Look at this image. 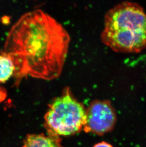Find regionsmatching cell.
Listing matches in <instances>:
<instances>
[{
	"label": "cell",
	"mask_w": 146,
	"mask_h": 147,
	"mask_svg": "<svg viewBox=\"0 0 146 147\" xmlns=\"http://www.w3.org/2000/svg\"><path fill=\"white\" fill-rule=\"evenodd\" d=\"M70 38L63 26L40 9L21 16L8 33L4 52L13 59L17 81L29 75L51 80L60 76Z\"/></svg>",
	"instance_id": "6da1fadb"
},
{
	"label": "cell",
	"mask_w": 146,
	"mask_h": 147,
	"mask_svg": "<svg viewBox=\"0 0 146 147\" xmlns=\"http://www.w3.org/2000/svg\"><path fill=\"white\" fill-rule=\"evenodd\" d=\"M101 40L116 52L139 53L146 49V13L140 5L124 1L105 14Z\"/></svg>",
	"instance_id": "7a4b0ae2"
},
{
	"label": "cell",
	"mask_w": 146,
	"mask_h": 147,
	"mask_svg": "<svg viewBox=\"0 0 146 147\" xmlns=\"http://www.w3.org/2000/svg\"><path fill=\"white\" fill-rule=\"evenodd\" d=\"M86 110L82 103L74 97L68 87L53 100L44 116L48 132L58 136L76 134L83 129Z\"/></svg>",
	"instance_id": "3957f363"
},
{
	"label": "cell",
	"mask_w": 146,
	"mask_h": 147,
	"mask_svg": "<svg viewBox=\"0 0 146 147\" xmlns=\"http://www.w3.org/2000/svg\"><path fill=\"white\" fill-rule=\"evenodd\" d=\"M117 121L115 109L108 100H94L86 110L83 129L102 136L113 129Z\"/></svg>",
	"instance_id": "277c9868"
},
{
	"label": "cell",
	"mask_w": 146,
	"mask_h": 147,
	"mask_svg": "<svg viewBox=\"0 0 146 147\" xmlns=\"http://www.w3.org/2000/svg\"><path fill=\"white\" fill-rule=\"evenodd\" d=\"M48 133V135L44 134H28L22 147H64L59 136Z\"/></svg>",
	"instance_id": "5b68a950"
},
{
	"label": "cell",
	"mask_w": 146,
	"mask_h": 147,
	"mask_svg": "<svg viewBox=\"0 0 146 147\" xmlns=\"http://www.w3.org/2000/svg\"><path fill=\"white\" fill-rule=\"evenodd\" d=\"M15 70L13 59L5 53L0 54V83L8 81L15 74Z\"/></svg>",
	"instance_id": "8992f818"
},
{
	"label": "cell",
	"mask_w": 146,
	"mask_h": 147,
	"mask_svg": "<svg viewBox=\"0 0 146 147\" xmlns=\"http://www.w3.org/2000/svg\"><path fill=\"white\" fill-rule=\"evenodd\" d=\"M7 97V92L5 90L0 87V102L3 101Z\"/></svg>",
	"instance_id": "52a82bcc"
},
{
	"label": "cell",
	"mask_w": 146,
	"mask_h": 147,
	"mask_svg": "<svg viewBox=\"0 0 146 147\" xmlns=\"http://www.w3.org/2000/svg\"><path fill=\"white\" fill-rule=\"evenodd\" d=\"M93 147H113L110 143L106 142H102L99 143H97Z\"/></svg>",
	"instance_id": "ba28073f"
}]
</instances>
